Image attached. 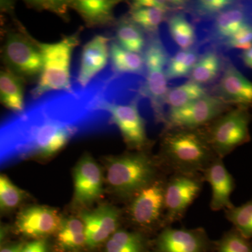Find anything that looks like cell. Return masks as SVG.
<instances>
[{"mask_svg":"<svg viewBox=\"0 0 252 252\" xmlns=\"http://www.w3.org/2000/svg\"><path fill=\"white\" fill-rule=\"evenodd\" d=\"M95 93L76 86L32 99L23 111L0 119V167L59 153L73 137L95 132L100 124Z\"/></svg>","mask_w":252,"mask_h":252,"instance_id":"1","label":"cell"},{"mask_svg":"<svg viewBox=\"0 0 252 252\" xmlns=\"http://www.w3.org/2000/svg\"><path fill=\"white\" fill-rule=\"evenodd\" d=\"M202 128H165L157 158L163 171L203 172L217 158Z\"/></svg>","mask_w":252,"mask_h":252,"instance_id":"2","label":"cell"},{"mask_svg":"<svg viewBox=\"0 0 252 252\" xmlns=\"http://www.w3.org/2000/svg\"><path fill=\"white\" fill-rule=\"evenodd\" d=\"M107 185L121 198H132L141 190L162 177L157 157L146 151L105 157Z\"/></svg>","mask_w":252,"mask_h":252,"instance_id":"3","label":"cell"},{"mask_svg":"<svg viewBox=\"0 0 252 252\" xmlns=\"http://www.w3.org/2000/svg\"><path fill=\"white\" fill-rule=\"evenodd\" d=\"M79 44V32L53 44L36 41L42 56L43 64L37 84L31 91L32 99H39L51 93L73 91L71 60L73 51Z\"/></svg>","mask_w":252,"mask_h":252,"instance_id":"4","label":"cell"},{"mask_svg":"<svg viewBox=\"0 0 252 252\" xmlns=\"http://www.w3.org/2000/svg\"><path fill=\"white\" fill-rule=\"evenodd\" d=\"M251 119L248 108L235 107L201 127L217 157L223 158L251 140L249 129Z\"/></svg>","mask_w":252,"mask_h":252,"instance_id":"5","label":"cell"},{"mask_svg":"<svg viewBox=\"0 0 252 252\" xmlns=\"http://www.w3.org/2000/svg\"><path fill=\"white\" fill-rule=\"evenodd\" d=\"M145 64V81L140 94L149 99L158 122H165L164 106L168 91L166 65L169 58L166 50L158 36L154 35L146 44L143 51Z\"/></svg>","mask_w":252,"mask_h":252,"instance_id":"6","label":"cell"},{"mask_svg":"<svg viewBox=\"0 0 252 252\" xmlns=\"http://www.w3.org/2000/svg\"><path fill=\"white\" fill-rule=\"evenodd\" d=\"M107 94L99 104V108L107 113L110 121L117 126L124 142L129 148L136 152L146 151L150 146L147 137L145 122L138 109V99H133L128 103H117Z\"/></svg>","mask_w":252,"mask_h":252,"instance_id":"7","label":"cell"},{"mask_svg":"<svg viewBox=\"0 0 252 252\" xmlns=\"http://www.w3.org/2000/svg\"><path fill=\"white\" fill-rule=\"evenodd\" d=\"M3 59L10 72L25 79L40 74L42 56L34 40L25 32L11 31L6 34Z\"/></svg>","mask_w":252,"mask_h":252,"instance_id":"8","label":"cell"},{"mask_svg":"<svg viewBox=\"0 0 252 252\" xmlns=\"http://www.w3.org/2000/svg\"><path fill=\"white\" fill-rule=\"evenodd\" d=\"M203 176L177 173L166 181L163 228L185 216L186 212L203 188Z\"/></svg>","mask_w":252,"mask_h":252,"instance_id":"9","label":"cell"},{"mask_svg":"<svg viewBox=\"0 0 252 252\" xmlns=\"http://www.w3.org/2000/svg\"><path fill=\"white\" fill-rule=\"evenodd\" d=\"M165 183L160 177L132 197L128 208L132 223L143 229L163 228Z\"/></svg>","mask_w":252,"mask_h":252,"instance_id":"10","label":"cell"},{"mask_svg":"<svg viewBox=\"0 0 252 252\" xmlns=\"http://www.w3.org/2000/svg\"><path fill=\"white\" fill-rule=\"evenodd\" d=\"M230 107L217 96L207 94L184 107L170 109L165 115V128H201Z\"/></svg>","mask_w":252,"mask_h":252,"instance_id":"11","label":"cell"},{"mask_svg":"<svg viewBox=\"0 0 252 252\" xmlns=\"http://www.w3.org/2000/svg\"><path fill=\"white\" fill-rule=\"evenodd\" d=\"M217 249L202 228H162L154 240V252H208Z\"/></svg>","mask_w":252,"mask_h":252,"instance_id":"12","label":"cell"},{"mask_svg":"<svg viewBox=\"0 0 252 252\" xmlns=\"http://www.w3.org/2000/svg\"><path fill=\"white\" fill-rule=\"evenodd\" d=\"M120 219V211L109 204L83 212L81 220L85 227L86 245L94 248L110 238L117 231Z\"/></svg>","mask_w":252,"mask_h":252,"instance_id":"13","label":"cell"},{"mask_svg":"<svg viewBox=\"0 0 252 252\" xmlns=\"http://www.w3.org/2000/svg\"><path fill=\"white\" fill-rule=\"evenodd\" d=\"M74 199L80 205H89L100 198L103 192V175L97 162L89 154L79 160L74 172Z\"/></svg>","mask_w":252,"mask_h":252,"instance_id":"14","label":"cell"},{"mask_svg":"<svg viewBox=\"0 0 252 252\" xmlns=\"http://www.w3.org/2000/svg\"><path fill=\"white\" fill-rule=\"evenodd\" d=\"M229 106L252 107V82L230 61L225 63L216 87V95Z\"/></svg>","mask_w":252,"mask_h":252,"instance_id":"15","label":"cell"},{"mask_svg":"<svg viewBox=\"0 0 252 252\" xmlns=\"http://www.w3.org/2000/svg\"><path fill=\"white\" fill-rule=\"evenodd\" d=\"M63 220L54 209L33 206L20 212L16 220V228L26 236L41 238L59 231Z\"/></svg>","mask_w":252,"mask_h":252,"instance_id":"16","label":"cell"},{"mask_svg":"<svg viewBox=\"0 0 252 252\" xmlns=\"http://www.w3.org/2000/svg\"><path fill=\"white\" fill-rule=\"evenodd\" d=\"M109 42L107 36L97 35L86 43L81 51L77 84L85 88L107 66L109 59Z\"/></svg>","mask_w":252,"mask_h":252,"instance_id":"17","label":"cell"},{"mask_svg":"<svg viewBox=\"0 0 252 252\" xmlns=\"http://www.w3.org/2000/svg\"><path fill=\"white\" fill-rule=\"evenodd\" d=\"M204 182L210 184L212 189L210 207L213 211L227 210L234 206L230 195L235 188V182L227 170L223 158L217 157L203 172Z\"/></svg>","mask_w":252,"mask_h":252,"instance_id":"18","label":"cell"},{"mask_svg":"<svg viewBox=\"0 0 252 252\" xmlns=\"http://www.w3.org/2000/svg\"><path fill=\"white\" fill-rule=\"evenodd\" d=\"M249 23H252V3L235 1L214 18L209 38L222 45Z\"/></svg>","mask_w":252,"mask_h":252,"instance_id":"19","label":"cell"},{"mask_svg":"<svg viewBox=\"0 0 252 252\" xmlns=\"http://www.w3.org/2000/svg\"><path fill=\"white\" fill-rule=\"evenodd\" d=\"M117 0H79L69 1L70 9L75 10L90 27L108 26L115 22L114 8Z\"/></svg>","mask_w":252,"mask_h":252,"instance_id":"20","label":"cell"},{"mask_svg":"<svg viewBox=\"0 0 252 252\" xmlns=\"http://www.w3.org/2000/svg\"><path fill=\"white\" fill-rule=\"evenodd\" d=\"M0 103L13 113L26 107L24 79L8 71H0Z\"/></svg>","mask_w":252,"mask_h":252,"instance_id":"21","label":"cell"},{"mask_svg":"<svg viewBox=\"0 0 252 252\" xmlns=\"http://www.w3.org/2000/svg\"><path fill=\"white\" fill-rule=\"evenodd\" d=\"M109 59L113 70L119 74H145L143 55L123 49L116 41L109 45Z\"/></svg>","mask_w":252,"mask_h":252,"instance_id":"22","label":"cell"},{"mask_svg":"<svg viewBox=\"0 0 252 252\" xmlns=\"http://www.w3.org/2000/svg\"><path fill=\"white\" fill-rule=\"evenodd\" d=\"M225 63L217 51H207L199 58L189 74V81L203 86L211 83L223 72Z\"/></svg>","mask_w":252,"mask_h":252,"instance_id":"23","label":"cell"},{"mask_svg":"<svg viewBox=\"0 0 252 252\" xmlns=\"http://www.w3.org/2000/svg\"><path fill=\"white\" fill-rule=\"evenodd\" d=\"M107 252H147L148 243L140 232L118 230L106 245Z\"/></svg>","mask_w":252,"mask_h":252,"instance_id":"24","label":"cell"},{"mask_svg":"<svg viewBox=\"0 0 252 252\" xmlns=\"http://www.w3.org/2000/svg\"><path fill=\"white\" fill-rule=\"evenodd\" d=\"M117 44L123 49L141 54L146 47L143 31L130 21L124 19L119 21L116 30Z\"/></svg>","mask_w":252,"mask_h":252,"instance_id":"25","label":"cell"},{"mask_svg":"<svg viewBox=\"0 0 252 252\" xmlns=\"http://www.w3.org/2000/svg\"><path fill=\"white\" fill-rule=\"evenodd\" d=\"M207 94L206 89L203 85L189 81L182 85L169 88L165 104L168 105L170 109L179 108L205 97Z\"/></svg>","mask_w":252,"mask_h":252,"instance_id":"26","label":"cell"},{"mask_svg":"<svg viewBox=\"0 0 252 252\" xmlns=\"http://www.w3.org/2000/svg\"><path fill=\"white\" fill-rule=\"evenodd\" d=\"M168 29L172 39L182 50L192 49L196 34L193 26L186 18L185 14L177 13L169 18Z\"/></svg>","mask_w":252,"mask_h":252,"instance_id":"27","label":"cell"},{"mask_svg":"<svg viewBox=\"0 0 252 252\" xmlns=\"http://www.w3.org/2000/svg\"><path fill=\"white\" fill-rule=\"evenodd\" d=\"M58 241L62 248L69 250L86 245L85 227L82 220L75 218L63 220L58 231Z\"/></svg>","mask_w":252,"mask_h":252,"instance_id":"28","label":"cell"},{"mask_svg":"<svg viewBox=\"0 0 252 252\" xmlns=\"http://www.w3.org/2000/svg\"><path fill=\"white\" fill-rule=\"evenodd\" d=\"M199 58L198 51L193 48L177 51L175 56L169 60L165 69L168 81L189 76Z\"/></svg>","mask_w":252,"mask_h":252,"instance_id":"29","label":"cell"},{"mask_svg":"<svg viewBox=\"0 0 252 252\" xmlns=\"http://www.w3.org/2000/svg\"><path fill=\"white\" fill-rule=\"evenodd\" d=\"M166 10L158 8L142 7L130 10V18L142 30L154 32L157 31L160 25L166 18Z\"/></svg>","mask_w":252,"mask_h":252,"instance_id":"30","label":"cell"},{"mask_svg":"<svg viewBox=\"0 0 252 252\" xmlns=\"http://www.w3.org/2000/svg\"><path fill=\"white\" fill-rule=\"evenodd\" d=\"M225 216L233 228L245 238L252 239V199L239 207L225 210Z\"/></svg>","mask_w":252,"mask_h":252,"instance_id":"31","label":"cell"},{"mask_svg":"<svg viewBox=\"0 0 252 252\" xmlns=\"http://www.w3.org/2000/svg\"><path fill=\"white\" fill-rule=\"evenodd\" d=\"M25 193L4 175L0 174V210L16 208L24 199Z\"/></svg>","mask_w":252,"mask_h":252,"instance_id":"32","label":"cell"},{"mask_svg":"<svg viewBox=\"0 0 252 252\" xmlns=\"http://www.w3.org/2000/svg\"><path fill=\"white\" fill-rule=\"evenodd\" d=\"M217 250L218 252H252V240L233 228L217 243Z\"/></svg>","mask_w":252,"mask_h":252,"instance_id":"33","label":"cell"},{"mask_svg":"<svg viewBox=\"0 0 252 252\" xmlns=\"http://www.w3.org/2000/svg\"><path fill=\"white\" fill-rule=\"evenodd\" d=\"M231 0H200L191 7L192 14L198 19L215 18L220 12L234 4Z\"/></svg>","mask_w":252,"mask_h":252,"instance_id":"34","label":"cell"},{"mask_svg":"<svg viewBox=\"0 0 252 252\" xmlns=\"http://www.w3.org/2000/svg\"><path fill=\"white\" fill-rule=\"evenodd\" d=\"M226 49H242L252 47V23L245 25L222 44Z\"/></svg>","mask_w":252,"mask_h":252,"instance_id":"35","label":"cell"},{"mask_svg":"<svg viewBox=\"0 0 252 252\" xmlns=\"http://www.w3.org/2000/svg\"><path fill=\"white\" fill-rule=\"evenodd\" d=\"M28 6L39 10H47L66 18L67 10L69 7V1H25Z\"/></svg>","mask_w":252,"mask_h":252,"instance_id":"36","label":"cell"},{"mask_svg":"<svg viewBox=\"0 0 252 252\" xmlns=\"http://www.w3.org/2000/svg\"><path fill=\"white\" fill-rule=\"evenodd\" d=\"M130 9H138L142 7L158 8L168 11L172 9L170 1H160V0H137L130 3Z\"/></svg>","mask_w":252,"mask_h":252,"instance_id":"37","label":"cell"},{"mask_svg":"<svg viewBox=\"0 0 252 252\" xmlns=\"http://www.w3.org/2000/svg\"><path fill=\"white\" fill-rule=\"evenodd\" d=\"M21 252H47V245L45 240H35L23 245Z\"/></svg>","mask_w":252,"mask_h":252,"instance_id":"38","label":"cell"},{"mask_svg":"<svg viewBox=\"0 0 252 252\" xmlns=\"http://www.w3.org/2000/svg\"><path fill=\"white\" fill-rule=\"evenodd\" d=\"M240 59L247 67L252 69V47L242 51Z\"/></svg>","mask_w":252,"mask_h":252,"instance_id":"39","label":"cell"},{"mask_svg":"<svg viewBox=\"0 0 252 252\" xmlns=\"http://www.w3.org/2000/svg\"><path fill=\"white\" fill-rule=\"evenodd\" d=\"M14 1L0 0V14L12 11L14 9Z\"/></svg>","mask_w":252,"mask_h":252,"instance_id":"40","label":"cell"},{"mask_svg":"<svg viewBox=\"0 0 252 252\" xmlns=\"http://www.w3.org/2000/svg\"><path fill=\"white\" fill-rule=\"evenodd\" d=\"M23 248V245L18 244V245H13V246L8 247L1 250L0 252H21V249Z\"/></svg>","mask_w":252,"mask_h":252,"instance_id":"41","label":"cell"},{"mask_svg":"<svg viewBox=\"0 0 252 252\" xmlns=\"http://www.w3.org/2000/svg\"><path fill=\"white\" fill-rule=\"evenodd\" d=\"M5 235V230L4 227L0 225V248H1V244H2L3 240H4Z\"/></svg>","mask_w":252,"mask_h":252,"instance_id":"42","label":"cell"}]
</instances>
